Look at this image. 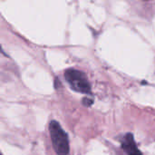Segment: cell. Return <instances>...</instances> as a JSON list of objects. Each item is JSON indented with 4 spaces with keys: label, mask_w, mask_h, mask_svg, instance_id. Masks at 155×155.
Segmentation results:
<instances>
[{
    "label": "cell",
    "mask_w": 155,
    "mask_h": 155,
    "mask_svg": "<svg viewBox=\"0 0 155 155\" xmlns=\"http://www.w3.org/2000/svg\"><path fill=\"white\" fill-rule=\"evenodd\" d=\"M49 133L52 144L57 155H68L69 153V139L67 134L63 130L60 124L52 121L49 124Z\"/></svg>",
    "instance_id": "obj_1"
},
{
    "label": "cell",
    "mask_w": 155,
    "mask_h": 155,
    "mask_svg": "<svg viewBox=\"0 0 155 155\" xmlns=\"http://www.w3.org/2000/svg\"><path fill=\"white\" fill-rule=\"evenodd\" d=\"M64 78L74 91L84 94H91V84L84 72L73 68L67 69L64 72Z\"/></svg>",
    "instance_id": "obj_2"
},
{
    "label": "cell",
    "mask_w": 155,
    "mask_h": 155,
    "mask_svg": "<svg viewBox=\"0 0 155 155\" xmlns=\"http://www.w3.org/2000/svg\"><path fill=\"white\" fill-rule=\"evenodd\" d=\"M122 148L127 155H143L138 149L134 135L132 134H126L122 140Z\"/></svg>",
    "instance_id": "obj_3"
},
{
    "label": "cell",
    "mask_w": 155,
    "mask_h": 155,
    "mask_svg": "<svg viewBox=\"0 0 155 155\" xmlns=\"http://www.w3.org/2000/svg\"><path fill=\"white\" fill-rule=\"evenodd\" d=\"M93 104H94V100H93V99H91V98H87V97H85V98H84V99H83V104H84V106H86V107L91 106Z\"/></svg>",
    "instance_id": "obj_4"
},
{
    "label": "cell",
    "mask_w": 155,
    "mask_h": 155,
    "mask_svg": "<svg viewBox=\"0 0 155 155\" xmlns=\"http://www.w3.org/2000/svg\"><path fill=\"white\" fill-rule=\"evenodd\" d=\"M0 53H2L3 54H5V55H6V54H5V52H4V50L2 49V47H1V45H0Z\"/></svg>",
    "instance_id": "obj_5"
},
{
    "label": "cell",
    "mask_w": 155,
    "mask_h": 155,
    "mask_svg": "<svg viewBox=\"0 0 155 155\" xmlns=\"http://www.w3.org/2000/svg\"><path fill=\"white\" fill-rule=\"evenodd\" d=\"M0 155H1V153H0Z\"/></svg>",
    "instance_id": "obj_6"
}]
</instances>
